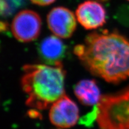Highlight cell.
<instances>
[{
    "instance_id": "1",
    "label": "cell",
    "mask_w": 129,
    "mask_h": 129,
    "mask_svg": "<svg viewBox=\"0 0 129 129\" xmlns=\"http://www.w3.org/2000/svg\"><path fill=\"white\" fill-rule=\"evenodd\" d=\"M74 53L93 75L118 83L129 77V40L116 30L94 31Z\"/></svg>"
},
{
    "instance_id": "2",
    "label": "cell",
    "mask_w": 129,
    "mask_h": 129,
    "mask_svg": "<svg viewBox=\"0 0 129 129\" xmlns=\"http://www.w3.org/2000/svg\"><path fill=\"white\" fill-rule=\"evenodd\" d=\"M23 70L21 84L28 106L44 110L64 94L65 71L62 63L54 66L26 64Z\"/></svg>"
},
{
    "instance_id": "3",
    "label": "cell",
    "mask_w": 129,
    "mask_h": 129,
    "mask_svg": "<svg viewBox=\"0 0 129 129\" xmlns=\"http://www.w3.org/2000/svg\"><path fill=\"white\" fill-rule=\"evenodd\" d=\"M97 122L101 129H129V87L101 97Z\"/></svg>"
},
{
    "instance_id": "4",
    "label": "cell",
    "mask_w": 129,
    "mask_h": 129,
    "mask_svg": "<svg viewBox=\"0 0 129 129\" xmlns=\"http://www.w3.org/2000/svg\"><path fill=\"white\" fill-rule=\"evenodd\" d=\"M41 18L34 11L23 10L17 13L11 25L12 34L17 41L29 43L39 37L41 30Z\"/></svg>"
},
{
    "instance_id": "5",
    "label": "cell",
    "mask_w": 129,
    "mask_h": 129,
    "mask_svg": "<svg viewBox=\"0 0 129 129\" xmlns=\"http://www.w3.org/2000/svg\"><path fill=\"white\" fill-rule=\"evenodd\" d=\"M76 16L69 9L56 7L47 16V23L49 29L56 36L68 39L72 36L77 28Z\"/></svg>"
},
{
    "instance_id": "6",
    "label": "cell",
    "mask_w": 129,
    "mask_h": 129,
    "mask_svg": "<svg viewBox=\"0 0 129 129\" xmlns=\"http://www.w3.org/2000/svg\"><path fill=\"white\" fill-rule=\"evenodd\" d=\"M51 123L60 128H70L76 124L79 117L78 106L65 94L51 105L49 113Z\"/></svg>"
},
{
    "instance_id": "7",
    "label": "cell",
    "mask_w": 129,
    "mask_h": 129,
    "mask_svg": "<svg viewBox=\"0 0 129 129\" xmlns=\"http://www.w3.org/2000/svg\"><path fill=\"white\" fill-rule=\"evenodd\" d=\"M75 16L79 23L87 30L97 29L106 22L105 9L101 3L94 0H87L79 4Z\"/></svg>"
},
{
    "instance_id": "8",
    "label": "cell",
    "mask_w": 129,
    "mask_h": 129,
    "mask_svg": "<svg viewBox=\"0 0 129 129\" xmlns=\"http://www.w3.org/2000/svg\"><path fill=\"white\" fill-rule=\"evenodd\" d=\"M67 47L60 38L50 35L40 42L38 52L43 62L49 65L61 63L65 56Z\"/></svg>"
},
{
    "instance_id": "9",
    "label": "cell",
    "mask_w": 129,
    "mask_h": 129,
    "mask_svg": "<svg viewBox=\"0 0 129 129\" xmlns=\"http://www.w3.org/2000/svg\"><path fill=\"white\" fill-rule=\"evenodd\" d=\"M74 93L83 105L97 106L101 101L100 90L94 80H84L74 87Z\"/></svg>"
},
{
    "instance_id": "10",
    "label": "cell",
    "mask_w": 129,
    "mask_h": 129,
    "mask_svg": "<svg viewBox=\"0 0 129 129\" xmlns=\"http://www.w3.org/2000/svg\"><path fill=\"white\" fill-rule=\"evenodd\" d=\"M23 0H1V14L7 16L23 4Z\"/></svg>"
},
{
    "instance_id": "11",
    "label": "cell",
    "mask_w": 129,
    "mask_h": 129,
    "mask_svg": "<svg viewBox=\"0 0 129 129\" xmlns=\"http://www.w3.org/2000/svg\"><path fill=\"white\" fill-rule=\"evenodd\" d=\"M32 4L39 6H49L56 1V0H29Z\"/></svg>"
},
{
    "instance_id": "12",
    "label": "cell",
    "mask_w": 129,
    "mask_h": 129,
    "mask_svg": "<svg viewBox=\"0 0 129 129\" xmlns=\"http://www.w3.org/2000/svg\"><path fill=\"white\" fill-rule=\"evenodd\" d=\"M127 1H129V0H127Z\"/></svg>"
}]
</instances>
